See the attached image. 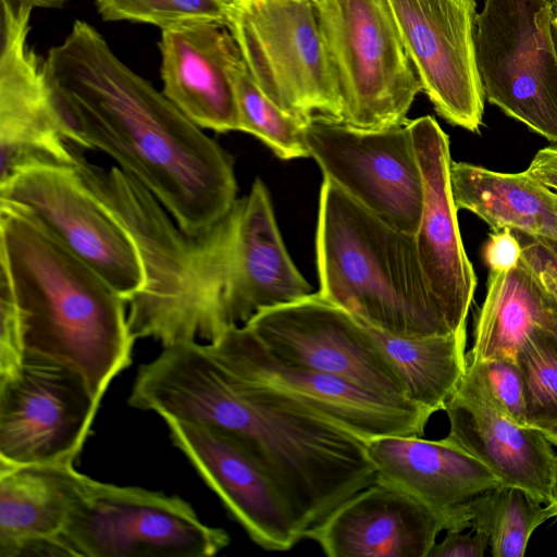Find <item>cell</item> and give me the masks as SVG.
<instances>
[{"label": "cell", "mask_w": 557, "mask_h": 557, "mask_svg": "<svg viewBox=\"0 0 557 557\" xmlns=\"http://www.w3.org/2000/svg\"><path fill=\"white\" fill-rule=\"evenodd\" d=\"M44 67L77 147L115 160L184 233L206 231L232 208L238 190L233 157L126 66L90 24L76 20Z\"/></svg>", "instance_id": "7a4b0ae2"}, {"label": "cell", "mask_w": 557, "mask_h": 557, "mask_svg": "<svg viewBox=\"0 0 557 557\" xmlns=\"http://www.w3.org/2000/svg\"><path fill=\"white\" fill-rule=\"evenodd\" d=\"M343 103V123L406 125L422 91L387 0H310Z\"/></svg>", "instance_id": "5b68a950"}, {"label": "cell", "mask_w": 557, "mask_h": 557, "mask_svg": "<svg viewBox=\"0 0 557 557\" xmlns=\"http://www.w3.org/2000/svg\"><path fill=\"white\" fill-rule=\"evenodd\" d=\"M305 136L323 177L387 224L417 234L423 180L408 123L362 129L313 120L306 125Z\"/></svg>", "instance_id": "8fae6325"}, {"label": "cell", "mask_w": 557, "mask_h": 557, "mask_svg": "<svg viewBox=\"0 0 557 557\" xmlns=\"http://www.w3.org/2000/svg\"><path fill=\"white\" fill-rule=\"evenodd\" d=\"M552 518L557 517V454L554 459L552 484H550V500L547 504Z\"/></svg>", "instance_id": "8d00e7d4"}, {"label": "cell", "mask_w": 557, "mask_h": 557, "mask_svg": "<svg viewBox=\"0 0 557 557\" xmlns=\"http://www.w3.org/2000/svg\"><path fill=\"white\" fill-rule=\"evenodd\" d=\"M206 346L232 372L280 388L364 442L386 435L420 436L432 416L413 403L371 393L339 376L286 366L245 324L228 326Z\"/></svg>", "instance_id": "4fadbf2b"}, {"label": "cell", "mask_w": 557, "mask_h": 557, "mask_svg": "<svg viewBox=\"0 0 557 557\" xmlns=\"http://www.w3.org/2000/svg\"><path fill=\"white\" fill-rule=\"evenodd\" d=\"M225 26L277 107L307 123H343L338 83L310 0H231Z\"/></svg>", "instance_id": "8992f818"}, {"label": "cell", "mask_w": 557, "mask_h": 557, "mask_svg": "<svg viewBox=\"0 0 557 557\" xmlns=\"http://www.w3.org/2000/svg\"><path fill=\"white\" fill-rule=\"evenodd\" d=\"M69 556L210 557L228 534L178 496L88 478L61 533Z\"/></svg>", "instance_id": "52a82bcc"}, {"label": "cell", "mask_w": 557, "mask_h": 557, "mask_svg": "<svg viewBox=\"0 0 557 557\" xmlns=\"http://www.w3.org/2000/svg\"><path fill=\"white\" fill-rule=\"evenodd\" d=\"M88 478L73 463L0 467V557L69 556L61 533Z\"/></svg>", "instance_id": "7402d4cb"}, {"label": "cell", "mask_w": 557, "mask_h": 557, "mask_svg": "<svg viewBox=\"0 0 557 557\" xmlns=\"http://www.w3.org/2000/svg\"><path fill=\"white\" fill-rule=\"evenodd\" d=\"M478 363L500 408L519 424L529 425L523 381L517 361L495 359Z\"/></svg>", "instance_id": "f546056e"}, {"label": "cell", "mask_w": 557, "mask_h": 557, "mask_svg": "<svg viewBox=\"0 0 557 557\" xmlns=\"http://www.w3.org/2000/svg\"><path fill=\"white\" fill-rule=\"evenodd\" d=\"M30 8H61L69 0H13Z\"/></svg>", "instance_id": "74e56055"}, {"label": "cell", "mask_w": 557, "mask_h": 557, "mask_svg": "<svg viewBox=\"0 0 557 557\" xmlns=\"http://www.w3.org/2000/svg\"><path fill=\"white\" fill-rule=\"evenodd\" d=\"M549 1L553 3V5L557 4V0H549Z\"/></svg>", "instance_id": "60d3db41"}, {"label": "cell", "mask_w": 557, "mask_h": 557, "mask_svg": "<svg viewBox=\"0 0 557 557\" xmlns=\"http://www.w3.org/2000/svg\"><path fill=\"white\" fill-rule=\"evenodd\" d=\"M552 33H553V38H554V42H555L556 50H557V16H554V15L552 18Z\"/></svg>", "instance_id": "f35d334b"}, {"label": "cell", "mask_w": 557, "mask_h": 557, "mask_svg": "<svg viewBox=\"0 0 557 557\" xmlns=\"http://www.w3.org/2000/svg\"><path fill=\"white\" fill-rule=\"evenodd\" d=\"M525 171L557 194V144L540 149Z\"/></svg>", "instance_id": "e575fe53"}, {"label": "cell", "mask_w": 557, "mask_h": 557, "mask_svg": "<svg viewBox=\"0 0 557 557\" xmlns=\"http://www.w3.org/2000/svg\"><path fill=\"white\" fill-rule=\"evenodd\" d=\"M0 273L10 283L24 356L78 370L101 400L132 363L125 299L24 216L0 208Z\"/></svg>", "instance_id": "3957f363"}, {"label": "cell", "mask_w": 557, "mask_h": 557, "mask_svg": "<svg viewBox=\"0 0 557 557\" xmlns=\"http://www.w3.org/2000/svg\"><path fill=\"white\" fill-rule=\"evenodd\" d=\"M488 546V535L481 530L462 533L448 530L441 543H435L429 557H483Z\"/></svg>", "instance_id": "836d02e7"}, {"label": "cell", "mask_w": 557, "mask_h": 557, "mask_svg": "<svg viewBox=\"0 0 557 557\" xmlns=\"http://www.w3.org/2000/svg\"><path fill=\"white\" fill-rule=\"evenodd\" d=\"M24 358L12 288L0 273V376L18 368Z\"/></svg>", "instance_id": "4dcf8cb0"}, {"label": "cell", "mask_w": 557, "mask_h": 557, "mask_svg": "<svg viewBox=\"0 0 557 557\" xmlns=\"http://www.w3.org/2000/svg\"><path fill=\"white\" fill-rule=\"evenodd\" d=\"M441 531L436 518L419 502L373 482L334 508L305 537L329 557H429Z\"/></svg>", "instance_id": "44dd1931"}, {"label": "cell", "mask_w": 557, "mask_h": 557, "mask_svg": "<svg viewBox=\"0 0 557 557\" xmlns=\"http://www.w3.org/2000/svg\"><path fill=\"white\" fill-rule=\"evenodd\" d=\"M163 95L201 128L240 131L231 71L242 58L225 26L189 22L161 32Z\"/></svg>", "instance_id": "ffe728a7"}, {"label": "cell", "mask_w": 557, "mask_h": 557, "mask_svg": "<svg viewBox=\"0 0 557 557\" xmlns=\"http://www.w3.org/2000/svg\"><path fill=\"white\" fill-rule=\"evenodd\" d=\"M375 467V483L412 497L438 521L442 530L469 528V503L502 485L479 459L446 437L386 435L366 442Z\"/></svg>", "instance_id": "d6986e66"}, {"label": "cell", "mask_w": 557, "mask_h": 557, "mask_svg": "<svg viewBox=\"0 0 557 557\" xmlns=\"http://www.w3.org/2000/svg\"><path fill=\"white\" fill-rule=\"evenodd\" d=\"M527 406L528 424L542 432L557 425V335L537 325L516 357Z\"/></svg>", "instance_id": "83f0119b"}, {"label": "cell", "mask_w": 557, "mask_h": 557, "mask_svg": "<svg viewBox=\"0 0 557 557\" xmlns=\"http://www.w3.org/2000/svg\"><path fill=\"white\" fill-rule=\"evenodd\" d=\"M128 404L236 440L273 483L302 539L375 480L363 440L280 388L232 372L206 344L163 347L138 368Z\"/></svg>", "instance_id": "6da1fadb"}, {"label": "cell", "mask_w": 557, "mask_h": 557, "mask_svg": "<svg viewBox=\"0 0 557 557\" xmlns=\"http://www.w3.org/2000/svg\"><path fill=\"white\" fill-rule=\"evenodd\" d=\"M408 126L423 180V206L414 235L419 260L449 330H467L478 280L458 225L449 138L431 115L409 121Z\"/></svg>", "instance_id": "2e32d148"}, {"label": "cell", "mask_w": 557, "mask_h": 557, "mask_svg": "<svg viewBox=\"0 0 557 557\" xmlns=\"http://www.w3.org/2000/svg\"><path fill=\"white\" fill-rule=\"evenodd\" d=\"M522 257L532 269L548 302L557 309V242L523 233L517 235Z\"/></svg>", "instance_id": "1f68e13d"}, {"label": "cell", "mask_w": 557, "mask_h": 557, "mask_svg": "<svg viewBox=\"0 0 557 557\" xmlns=\"http://www.w3.org/2000/svg\"><path fill=\"white\" fill-rule=\"evenodd\" d=\"M553 15L557 16V4L553 5Z\"/></svg>", "instance_id": "ab89813d"}, {"label": "cell", "mask_w": 557, "mask_h": 557, "mask_svg": "<svg viewBox=\"0 0 557 557\" xmlns=\"http://www.w3.org/2000/svg\"><path fill=\"white\" fill-rule=\"evenodd\" d=\"M544 324L548 326L557 335V309L553 307L549 302L548 311L544 319ZM543 433L553 445L557 446V425L544 431Z\"/></svg>", "instance_id": "d590c367"}, {"label": "cell", "mask_w": 557, "mask_h": 557, "mask_svg": "<svg viewBox=\"0 0 557 557\" xmlns=\"http://www.w3.org/2000/svg\"><path fill=\"white\" fill-rule=\"evenodd\" d=\"M361 323L393 363L405 385L407 399L432 414L444 410L466 371L467 330L405 337Z\"/></svg>", "instance_id": "d4e9b609"}, {"label": "cell", "mask_w": 557, "mask_h": 557, "mask_svg": "<svg viewBox=\"0 0 557 557\" xmlns=\"http://www.w3.org/2000/svg\"><path fill=\"white\" fill-rule=\"evenodd\" d=\"M240 117V131L265 144L280 159L310 157L307 122L285 112L259 88L240 58L231 71Z\"/></svg>", "instance_id": "4316f807"}, {"label": "cell", "mask_w": 557, "mask_h": 557, "mask_svg": "<svg viewBox=\"0 0 557 557\" xmlns=\"http://www.w3.org/2000/svg\"><path fill=\"white\" fill-rule=\"evenodd\" d=\"M245 325L286 366L336 375L371 393L409 401L400 376L368 329L318 293L263 309Z\"/></svg>", "instance_id": "7c38bea8"}, {"label": "cell", "mask_w": 557, "mask_h": 557, "mask_svg": "<svg viewBox=\"0 0 557 557\" xmlns=\"http://www.w3.org/2000/svg\"><path fill=\"white\" fill-rule=\"evenodd\" d=\"M422 91L455 126L476 133L484 91L478 71L475 0H387Z\"/></svg>", "instance_id": "9a60e30c"}, {"label": "cell", "mask_w": 557, "mask_h": 557, "mask_svg": "<svg viewBox=\"0 0 557 557\" xmlns=\"http://www.w3.org/2000/svg\"><path fill=\"white\" fill-rule=\"evenodd\" d=\"M444 411L449 442L483 462L502 485L520 487L542 504L549 503L556 455L552 443L541 430L519 424L500 408L478 362L467 359Z\"/></svg>", "instance_id": "e0dca14e"}, {"label": "cell", "mask_w": 557, "mask_h": 557, "mask_svg": "<svg viewBox=\"0 0 557 557\" xmlns=\"http://www.w3.org/2000/svg\"><path fill=\"white\" fill-rule=\"evenodd\" d=\"M99 404L78 370L25 355L0 376V467L73 463Z\"/></svg>", "instance_id": "30bf717a"}, {"label": "cell", "mask_w": 557, "mask_h": 557, "mask_svg": "<svg viewBox=\"0 0 557 557\" xmlns=\"http://www.w3.org/2000/svg\"><path fill=\"white\" fill-rule=\"evenodd\" d=\"M482 256L492 272H507L522 259V246L515 232L508 227L493 231L485 243Z\"/></svg>", "instance_id": "d6a6232c"}, {"label": "cell", "mask_w": 557, "mask_h": 557, "mask_svg": "<svg viewBox=\"0 0 557 557\" xmlns=\"http://www.w3.org/2000/svg\"><path fill=\"white\" fill-rule=\"evenodd\" d=\"M32 9L1 0L0 184L34 165H74L79 149L27 45Z\"/></svg>", "instance_id": "5bb4252c"}, {"label": "cell", "mask_w": 557, "mask_h": 557, "mask_svg": "<svg viewBox=\"0 0 557 557\" xmlns=\"http://www.w3.org/2000/svg\"><path fill=\"white\" fill-rule=\"evenodd\" d=\"M456 208L468 210L493 231L505 227L557 242V194L527 171L502 173L451 160Z\"/></svg>", "instance_id": "603a6c76"}, {"label": "cell", "mask_w": 557, "mask_h": 557, "mask_svg": "<svg viewBox=\"0 0 557 557\" xmlns=\"http://www.w3.org/2000/svg\"><path fill=\"white\" fill-rule=\"evenodd\" d=\"M545 293L527 261L507 272L490 271L484 301L476 314L473 345L467 359L515 360L521 345L543 323Z\"/></svg>", "instance_id": "cb8c5ba5"}, {"label": "cell", "mask_w": 557, "mask_h": 557, "mask_svg": "<svg viewBox=\"0 0 557 557\" xmlns=\"http://www.w3.org/2000/svg\"><path fill=\"white\" fill-rule=\"evenodd\" d=\"M0 208L38 226L101 275L124 299L144 283L135 242L75 165L39 164L0 184Z\"/></svg>", "instance_id": "9c48e42d"}, {"label": "cell", "mask_w": 557, "mask_h": 557, "mask_svg": "<svg viewBox=\"0 0 557 557\" xmlns=\"http://www.w3.org/2000/svg\"><path fill=\"white\" fill-rule=\"evenodd\" d=\"M104 21L148 23L165 29L189 22L225 26L231 0H95Z\"/></svg>", "instance_id": "f1b7e54d"}, {"label": "cell", "mask_w": 557, "mask_h": 557, "mask_svg": "<svg viewBox=\"0 0 557 557\" xmlns=\"http://www.w3.org/2000/svg\"><path fill=\"white\" fill-rule=\"evenodd\" d=\"M542 505L520 487L499 485L469 503V528L487 533L492 556L521 557L533 532L552 519Z\"/></svg>", "instance_id": "484cf974"}, {"label": "cell", "mask_w": 557, "mask_h": 557, "mask_svg": "<svg viewBox=\"0 0 557 557\" xmlns=\"http://www.w3.org/2000/svg\"><path fill=\"white\" fill-rule=\"evenodd\" d=\"M163 420L173 445L257 545L284 552L302 540L280 493L236 440L205 425Z\"/></svg>", "instance_id": "ac0fdd59"}, {"label": "cell", "mask_w": 557, "mask_h": 557, "mask_svg": "<svg viewBox=\"0 0 557 557\" xmlns=\"http://www.w3.org/2000/svg\"><path fill=\"white\" fill-rule=\"evenodd\" d=\"M315 262L325 300L382 332L451 333L425 280L414 236L363 208L323 177Z\"/></svg>", "instance_id": "277c9868"}, {"label": "cell", "mask_w": 557, "mask_h": 557, "mask_svg": "<svg viewBox=\"0 0 557 557\" xmlns=\"http://www.w3.org/2000/svg\"><path fill=\"white\" fill-rule=\"evenodd\" d=\"M549 0H484L474 46L485 99L557 144V50Z\"/></svg>", "instance_id": "ba28073f"}]
</instances>
